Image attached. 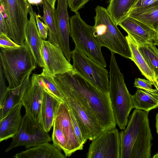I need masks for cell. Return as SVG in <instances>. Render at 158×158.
<instances>
[{"mask_svg":"<svg viewBox=\"0 0 158 158\" xmlns=\"http://www.w3.org/2000/svg\"><path fill=\"white\" fill-rule=\"evenodd\" d=\"M35 18L40 35L43 39L45 40L47 38L48 35V27L45 23L40 20L39 15H37L36 14Z\"/></svg>","mask_w":158,"mask_h":158,"instance_id":"35","label":"cell"},{"mask_svg":"<svg viewBox=\"0 0 158 158\" xmlns=\"http://www.w3.org/2000/svg\"><path fill=\"white\" fill-rule=\"evenodd\" d=\"M71 57L73 68L77 73L101 91L109 93L108 73L104 67L76 48L71 52Z\"/></svg>","mask_w":158,"mask_h":158,"instance_id":"9","label":"cell"},{"mask_svg":"<svg viewBox=\"0 0 158 158\" xmlns=\"http://www.w3.org/2000/svg\"><path fill=\"white\" fill-rule=\"evenodd\" d=\"M28 2L30 4L34 5L42 4L43 0H27Z\"/></svg>","mask_w":158,"mask_h":158,"instance_id":"38","label":"cell"},{"mask_svg":"<svg viewBox=\"0 0 158 158\" xmlns=\"http://www.w3.org/2000/svg\"><path fill=\"white\" fill-rule=\"evenodd\" d=\"M48 3L50 4L52 8L55 9V5L56 0H46Z\"/></svg>","mask_w":158,"mask_h":158,"instance_id":"39","label":"cell"},{"mask_svg":"<svg viewBox=\"0 0 158 158\" xmlns=\"http://www.w3.org/2000/svg\"><path fill=\"white\" fill-rule=\"evenodd\" d=\"M134 86L138 89H141L152 92H158L156 89H153V83L150 80L140 78H136L135 79Z\"/></svg>","mask_w":158,"mask_h":158,"instance_id":"30","label":"cell"},{"mask_svg":"<svg viewBox=\"0 0 158 158\" xmlns=\"http://www.w3.org/2000/svg\"><path fill=\"white\" fill-rule=\"evenodd\" d=\"M40 54L44 66L42 74L54 76L73 69L59 47L43 40Z\"/></svg>","mask_w":158,"mask_h":158,"instance_id":"12","label":"cell"},{"mask_svg":"<svg viewBox=\"0 0 158 158\" xmlns=\"http://www.w3.org/2000/svg\"><path fill=\"white\" fill-rule=\"evenodd\" d=\"M22 105L20 104L0 120V142L14 137L18 132L23 118L21 114Z\"/></svg>","mask_w":158,"mask_h":158,"instance_id":"18","label":"cell"},{"mask_svg":"<svg viewBox=\"0 0 158 158\" xmlns=\"http://www.w3.org/2000/svg\"><path fill=\"white\" fill-rule=\"evenodd\" d=\"M54 123L61 129L66 138L68 157L76 151L83 149L84 145L81 143L75 134L69 110L65 102L60 103Z\"/></svg>","mask_w":158,"mask_h":158,"instance_id":"14","label":"cell"},{"mask_svg":"<svg viewBox=\"0 0 158 158\" xmlns=\"http://www.w3.org/2000/svg\"><path fill=\"white\" fill-rule=\"evenodd\" d=\"M53 144L60 150H62L66 157H68V142L66 138L61 129L53 123L52 135Z\"/></svg>","mask_w":158,"mask_h":158,"instance_id":"29","label":"cell"},{"mask_svg":"<svg viewBox=\"0 0 158 158\" xmlns=\"http://www.w3.org/2000/svg\"><path fill=\"white\" fill-rule=\"evenodd\" d=\"M132 99L133 108L149 112L158 107V92L138 89Z\"/></svg>","mask_w":158,"mask_h":158,"instance_id":"23","label":"cell"},{"mask_svg":"<svg viewBox=\"0 0 158 158\" xmlns=\"http://www.w3.org/2000/svg\"><path fill=\"white\" fill-rule=\"evenodd\" d=\"M52 140V138L44 130L41 124L35 121L26 113L23 117L18 132L12 138V142L5 152H8L19 146H24L29 149Z\"/></svg>","mask_w":158,"mask_h":158,"instance_id":"10","label":"cell"},{"mask_svg":"<svg viewBox=\"0 0 158 158\" xmlns=\"http://www.w3.org/2000/svg\"><path fill=\"white\" fill-rule=\"evenodd\" d=\"M43 90L41 124L45 131L48 133L53 127L57 110L60 103L62 102Z\"/></svg>","mask_w":158,"mask_h":158,"instance_id":"20","label":"cell"},{"mask_svg":"<svg viewBox=\"0 0 158 158\" xmlns=\"http://www.w3.org/2000/svg\"><path fill=\"white\" fill-rule=\"evenodd\" d=\"M0 9L6 24L7 36L20 45L25 40L27 15L31 5L27 0H0Z\"/></svg>","mask_w":158,"mask_h":158,"instance_id":"7","label":"cell"},{"mask_svg":"<svg viewBox=\"0 0 158 158\" xmlns=\"http://www.w3.org/2000/svg\"><path fill=\"white\" fill-rule=\"evenodd\" d=\"M29 13L30 17L26 29L25 41L30 50L36 64L43 68L44 64L40 54L43 40L36 24V13L33 10L31 5Z\"/></svg>","mask_w":158,"mask_h":158,"instance_id":"17","label":"cell"},{"mask_svg":"<svg viewBox=\"0 0 158 158\" xmlns=\"http://www.w3.org/2000/svg\"><path fill=\"white\" fill-rule=\"evenodd\" d=\"M149 112L135 109L126 128L120 132V158H151L153 139Z\"/></svg>","mask_w":158,"mask_h":158,"instance_id":"2","label":"cell"},{"mask_svg":"<svg viewBox=\"0 0 158 158\" xmlns=\"http://www.w3.org/2000/svg\"><path fill=\"white\" fill-rule=\"evenodd\" d=\"M19 45L16 43L6 35L0 33V47L4 48H17L19 47Z\"/></svg>","mask_w":158,"mask_h":158,"instance_id":"32","label":"cell"},{"mask_svg":"<svg viewBox=\"0 0 158 158\" xmlns=\"http://www.w3.org/2000/svg\"><path fill=\"white\" fill-rule=\"evenodd\" d=\"M157 3L158 0H137L133 8Z\"/></svg>","mask_w":158,"mask_h":158,"instance_id":"36","label":"cell"},{"mask_svg":"<svg viewBox=\"0 0 158 158\" xmlns=\"http://www.w3.org/2000/svg\"><path fill=\"white\" fill-rule=\"evenodd\" d=\"M153 85L155 87L158 92V78L156 79Z\"/></svg>","mask_w":158,"mask_h":158,"instance_id":"41","label":"cell"},{"mask_svg":"<svg viewBox=\"0 0 158 158\" xmlns=\"http://www.w3.org/2000/svg\"><path fill=\"white\" fill-rule=\"evenodd\" d=\"M125 37L128 43L131 53V60L136 64L142 74L148 80L151 81L153 85L156 80L155 75L139 52L137 42L132 37L128 34Z\"/></svg>","mask_w":158,"mask_h":158,"instance_id":"24","label":"cell"},{"mask_svg":"<svg viewBox=\"0 0 158 158\" xmlns=\"http://www.w3.org/2000/svg\"><path fill=\"white\" fill-rule=\"evenodd\" d=\"M43 15L40 18L43 20L48 29V41L55 45L59 47L58 33L55 16V10L46 0H43Z\"/></svg>","mask_w":158,"mask_h":158,"instance_id":"26","label":"cell"},{"mask_svg":"<svg viewBox=\"0 0 158 158\" xmlns=\"http://www.w3.org/2000/svg\"><path fill=\"white\" fill-rule=\"evenodd\" d=\"M154 44L158 47V39L154 43Z\"/></svg>","mask_w":158,"mask_h":158,"instance_id":"42","label":"cell"},{"mask_svg":"<svg viewBox=\"0 0 158 158\" xmlns=\"http://www.w3.org/2000/svg\"><path fill=\"white\" fill-rule=\"evenodd\" d=\"M55 16L59 47L67 59L71 61V51L69 44L70 25L68 12V0H57Z\"/></svg>","mask_w":158,"mask_h":158,"instance_id":"13","label":"cell"},{"mask_svg":"<svg viewBox=\"0 0 158 158\" xmlns=\"http://www.w3.org/2000/svg\"><path fill=\"white\" fill-rule=\"evenodd\" d=\"M0 33H2L7 35V29L5 19L2 12L0 11Z\"/></svg>","mask_w":158,"mask_h":158,"instance_id":"37","label":"cell"},{"mask_svg":"<svg viewBox=\"0 0 158 158\" xmlns=\"http://www.w3.org/2000/svg\"><path fill=\"white\" fill-rule=\"evenodd\" d=\"M156 132L158 135V112L156 114Z\"/></svg>","mask_w":158,"mask_h":158,"instance_id":"40","label":"cell"},{"mask_svg":"<svg viewBox=\"0 0 158 158\" xmlns=\"http://www.w3.org/2000/svg\"><path fill=\"white\" fill-rule=\"evenodd\" d=\"M111 52L109 94L116 124L123 130L127 125L129 114L133 108L132 95L126 86L114 53Z\"/></svg>","mask_w":158,"mask_h":158,"instance_id":"5","label":"cell"},{"mask_svg":"<svg viewBox=\"0 0 158 158\" xmlns=\"http://www.w3.org/2000/svg\"><path fill=\"white\" fill-rule=\"evenodd\" d=\"M120 132L114 128L103 131L92 140L87 153V158H120Z\"/></svg>","mask_w":158,"mask_h":158,"instance_id":"11","label":"cell"},{"mask_svg":"<svg viewBox=\"0 0 158 158\" xmlns=\"http://www.w3.org/2000/svg\"><path fill=\"white\" fill-rule=\"evenodd\" d=\"M138 45V49L148 66L158 78V48L153 43L147 42Z\"/></svg>","mask_w":158,"mask_h":158,"instance_id":"27","label":"cell"},{"mask_svg":"<svg viewBox=\"0 0 158 158\" xmlns=\"http://www.w3.org/2000/svg\"><path fill=\"white\" fill-rule=\"evenodd\" d=\"M118 25L132 37L138 45L147 42L154 43L158 39V34L135 19L128 16Z\"/></svg>","mask_w":158,"mask_h":158,"instance_id":"16","label":"cell"},{"mask_svg":"<svg viewBox=\"0 0 158 158\" xmlns=\"http://www.w3.org/2000/svg\"><path fill=\"white\" fill-rule=\"evenodd\" d=\"M0 106H2L7 91L5 84V77L1 64H0Z\"/></svg>","mask_w":158,"mask_h":158,"instance_id":"33","label":"cell"},{"mask_svg":"<svg viewBox=\"0 0 158 158\" xmlns=\"http://www.w3.org/2000/svg\"><path fill=\"white\" fill-rule=\"evenodd\" d=\"M60 91H70L95 114L103 131L116 127L109 93L103 92L77 73L73 69L53 76Z\"/></svg>","mask_w":158,"mask_h":158,"instance_id":"1","label":"cell"},{"mask_svg":"<svg viewBox=\"0 0 158 158\" xmlns=\"http://www.w3.org/2000/svg\"><path fill=\"white\" fill-rule=\"evenodd\" d=\"M68 106L71 115L75 134L81 143L84 145L86 141L83 137L79 124L72 110L70 107Z\"/></svg>","mask_w":158,"mask_h":158,"instance_id":"31","label":"cell"},{"mask_svg":"<svg viewBox=\"0 0 158 158\" xmlns=\"http://www.w3.org/2000/svg\"><path fill=\"white\" fill-rule=\"evenodd\" d=\"M30 73L22 83L13 89H8L3 103L0 106V120L3 118L15 106L21 103L24 93L29 85Z\"/></svg>","mask_w":158,"mask_h":158,"instance_id":"19","label":"cell"},{"mask_svg":"<svg viewBox=\"0 0 158 158\" xmlns=\"http://www.w3.org/2000/svg\"><path fill=\"white\" fill-rule=\"evenodd\" d=\"M38 83L45 91L55 97L60 102H63V96L57 85L53 76L41 73L35 74Z\"/></svg>","mask_w":158,"mask_h":158,"instance_id":"28","label":"cell"},{"mask_svg":"<svg viewBox=\"0 0 158 158\" xmlns=\"http://www.w3.org/2000/svg\"><path fill=\"white\" fill-rule=\"evenodd\" d=\"M0 56V64L9 83L8 89L19 86L36 68L34 58L25 41L18 48H1Z\"/></svg>","mask_w":158,"mask_h":158,"instance_id":"3","label":"cell"},{"mask_svg":"<svg viewBox=\"0 0 158 158\" xmlns=\"http://www.w3.org/2000/svg\"><path fill=\"white\" fill-rule=\"evenodd\" d=\"M31 82L25 90L21 102L26 113L35 121L41 123V110L43 90L38 83L35 74L30 78Z\"/></svg>","mask_w":158,"mask_h":158,"instance_id":"15","label":"cell"},{"mask_svg":"<svg viewBox=\"0 0 158 158\" xmlns=\"http://www.w3.org/2000/svg\"><path fill=\"white\" fill-rule=\"evenodd\" d=\"M93 35L102 47H105L113 53L131 59V55L126 37L118 29L107 10L98 6L95 9Z\"/></svg>","mask_w":158,"mask_h":158,"instance_id":"4","label":"cell"},{"mask_svg":"<svg viewBox=\"0 0 158 158\" xmlns=\"http://www.w3.org/2000/svg\"><path fill=\"white\" fill-rule=\"evenodd\" d=\"M70 35L75 48L83 52L98 64L105 68L107 65L101 51V47L93 35V26L87 24L78 12L69 19Z\"/></svg>","mask_w":158,"mask_h":158,"instance_id":"6","label":"cell"},{"mask_svg":"<svg viewBox=\"0 0 158 158\" xmlns=\"http://www.w3.org/2000/svg\"><path fill=\"white\" fill-rule=\"evenodd\" d=\"M60 92L64 101L72 110L85 141L97 138L103 130L95 114L71 92L66 90Z\"/></svg>","mask_w":158,"mask_h":158,"instance_id":"8","label":"cell"},{"mask_svg":"<svg viewBox=\"0 0 158 158\" xmlns=\"http://www.w3.org/2000/svg\"><path fill=\"white\" fill-rule=\"evenodd\" d=\"M90 0H68V5L70 10L75 13Z\"/></svg>","mask_w":158,"mask_h":158,"instance_id":"34","label":"cell"},{"mask_svg":"<svg viewBox=\"0 0 158 158\" xmlns=\"http://www.w3.org/2000/svg\"><path fill=\"white\" fill-rule=\"evenodd\" d=\"M128 16L143 23L158 34V3L134 8Z\"/></svg>","mask_w":158,"mask_h":158,"instance_id":"22","label":"cell"},{"mask_svg":"<svg viewBox=\"0 0 158 158\" xmlns=\"http://www.w3.org/2000/svg\"><path fill=\"white\" fill-rule=\"evenodd\" d=\"M137 0H110L106 9L117 25L128 17Z\"/></svg>","mask_w":158,"mask_h":158,"instance_id":"25","label":"cell"},{"mask_svg":"<svg viewBox=\"0 0 158 158\" xmlns=\"http://www.w3.org/2000/svg\"><path fill=\"white\" fill-rule=\"evenodd\" d=\"M153 158H158V153H157L153 157Z\"/></svg>","mask_w":158,"mask_h":158,"instance_id":"43","label":"cell"},{"mask_svg":"<svg viewBox=\"0 0 158 158\" xmlns=\"http://www.w3.org/2000/svg\"><path fill=\"white\" fill-rule=\"evenodd\" d=\"M53 144L48 142L41 143L17 153L14 158H66V157Z\"/></svg>","mask_w":158,"mask_h":158,"instance_id":"21","label":"cell"}]
</instances>
